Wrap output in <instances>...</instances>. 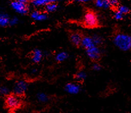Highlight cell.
Here are the masks:
<instances>
[{"mask_svg": "<svg viewBox=\"0 0 131 113\" xmlns=\"http://www.w3.org/2000/svg\"><path fill=\"white\" fill-rule=\"evenodd\" d=\"M31 18L36 21H44L47 19V15L44 12L38 11H34L31 14Z\"/></svg>", "mask_w": 131, "mask_h": 113, "instance_id": "obj_9", "label": "cell"}, {"mask_svg": "<svg viewBox=\"0 0 131 113\" xmlns=\"http://www.w3.org/2000/svg\"><path fill=\"white\" fill-rule=\"evenodd\" d=\"M117 11L120 12L121 13L123 14V15H125V14H128V12H129V9L128 8L127 6L122 5L118 7Z\"/></svg>", "mask_w": 131, "mask_h": 113, "instance_id": "obj_19", "label": "cell"}, {"mask_svg": "<svg viewBox=\"0 0 131 113\" xmlns=\"http://www.w3.org/2000/svg\"><path fill=\"white\" fill-rule=\"evenodd\" d=\"M113 43L122 51H129L131 48V37L127 34L119 33L115 36Z\"/></svg>", "mask_w": 131, "mask_h": 113, "instance_id": "obj_1", "label": "cell"}, {"mask_svg": "<svg viewBox=\"0 0 131 113\" xmlns=\"http://www.w3.org/2000/svg\"><path fill=\"white\" fill-rule=\"evenodd\" d=\"M93 40H94V43L95 44L96 46H99V45L102 44L103 43V39L100 36H97V35H95L92 37Z\"/></svg>", "mask_w": 131, "mask_h": 113, "instance_id": "obj_20", "label": "cell"}, {"mask_svg": "<svg viewBox=\"0 0 131 113\" xmlns=\"http://www.w3.org/2000/svg\"><path fill=\"white\" fill-rule=\"evenodd\" d=\"M69 57V55L66 52H60L56 55L55 59L58 62H63L66 60Z\"/></svg>", "mask_w": 131, "mask_h": 113, "instance_id": "obj_14", "label": "cell"}, {"mask_svg": "<svg viewBox=\"0 0 131 113\" xmlns=\"http://www.w3.org/2000/svg\"><path fill=\"white\" fill-rule=\"evenodd\" d=\"M113 17L117 21H120V20H122L124 18V15L121 13L119 11H116L114 12Z\"/></svg>", "mask_w": 131, "mask_h": 113, "instance_id": "obj_21", "label": "cell"}, {"mask_svg": "<svg viewBox=\"0 0 131 113\" xmlns=\"http://www.w3.org/2000/svg\"><path fill=\"white\" fill-rule=\"evenodd\" d=\"M95 5L99 8L108 9L111 6L110 0H96Z\"/></svg>", "mask_w": 131, "mask_h": 113, "instance_id": "obj_12", "label": "cell"}, {"mask_svg": "<svg viewBox=\"0 0 131 113\" xmlns=\"http://www.w3.org/2000/svg\"><path fill=\"white\" fill-rule=\"evenodd\" d=\"M82 37L81 34L79 32H74L70 36V40L75 46H79L81 45Z\"/></svg>", "mask_w": 131, "mask_h": 113, "instance_id": "obj_10", "label": "cell"}, {"mask_svg": "<svg viewBox=\"0 0 131 113\" xmlns=\"http://www.w3.org/2000/svg\"><path fill=\"white\" fill-rule=\"evenodd\" d=\"M87 77V73L84 71H79L75 75V79L77 80V81L79 82L83 81L86 79Z\"/></svg>", "mask_w": 131, "mask_h": 113, "instance_id": "obj_16", "label": "cell"}, {"mask_svg": "<svg viewBox=\"0 0 131 113\" xmlns=\"http://www.w3.org/2000/svg\"><path fill=\"white\" fill-rule=\"evenodd\" d=\"M18 22V19L16 18V17H14L12 19H10L9 21V24L11 26H13V25L16 24Z\"/></svg>", "mask_w": 131, "mask_h": 113, "instance_id": "obj_24", "label": "cell"}, {"mask_svg": "<svg viewBox=\"0 0 131 113\" xmlns=\"http://www.w3.org/2000/svg\"><path fill=\"white\" fill-rule=\"evenodd\" d=\"M27 87H28V85L26 82L24 81H19L17 82L14 86V94L18 96H21L26 93Z\"/></svg>", "mask_w": 131, "mask_h": 113, "instance_id": "obj_5", "label": "cell"}, {"mask_svg": "<svg viewBox=\"0 0 131 113\" xmlns=\"http://www.w3.org/2000/svg\"><path fill=\"white\" fill-rule=\"evenodd\" d=\"M74 1H77V2H87L91 1V0H74Z\"/></svg>", "mask_w": 131, "mask_h": 113, "instance_id": "obj_26", "label": "cell"}, {"mask_svg": "<svg viewBox=\"0 0 131 113\" xmlns=\"http://www.w3.org/2000/svg\"><path fill=\"white\" fill-rule=\"evenodd\" d=\"M83 23L85 26L93 28L97 26L99 21L96 15L94 12L88 11L84 16Z\"/></svg>", "mask_w": 131, "mask_h": 113, "instance_id": "obj_3", "label": "cell"}, {"mask_svg": "<svg viewBox=\"0 0 131 113\" xmlns=\"http://www.w3.org/2000/svg\"><path fill=\"white\" fill-rule=\"evenodd\" d=\"M43 57V53L40 49H36L32 52L31 55V59L32 61L36 62V63H38L41 61Z\"/></svg>", "mask_w": 131, "mask_h": 113, "instance_id": "obj_11", "label": "cell"}, {"mask_svg": "<svg viewBox=\"0 0 131 113\" xmlns=\"http://www.w3.org/2000/svg\"><path fill=\"white\" fill-rule=\"evenodd\" d=\"M66 92L70 94H78L81 90V87L80 85L74 82H70L67 84L65 86Z\"/></svg>", "mask_w": 131, "mask_h": 113, "instance_id": "obj_7", "label": "cell"}, {"mask_svg": "<svg viewBox=\"0 0 131 113\" xmlns=\"http://www.w3.org/2000/svg\"><path fill=\"white\" fill-rule=\"evenodd\" d=\"M22 101L19 96L16 94H8L5 99V106L10 110L14 111L21 107Z\"/></svg>", "mask_w": 131, "mask_h": 113, "instance_id": "obj_2", "label": "cell"}, {"mask_svg": "<svg viewBox=\"0 0 131 113\" xmlns=\"http://www.w3.org/2000/svg\"><path fill=\"white\" fill-rule=\"evenodd\" d=\"M60 1V0H49V2H54V3H55V2H57V1Z\"/></svg>", "mask_w": 131, "mask_h": 113, "instance_id": "obj_27", "label": "cell"}, {"mask_svg": "<svg viewBox=\"0 0 131 113\" xmlns=\"http://www.w3.org/2000/svg\"><path fill=\"white\" fill-rule=\"evenodd\" d=\"M11 5L15 11L21 14H26L28 12V7L24 2L16 0L12 2Z\"/></svg>", "mask_w": 131, "mask_h": 113, "instance_id": "obj_6", "label": "cell"}, {"mask_svg": "<svg viewBox=\"0 0 131 113\" xmlns=\"http://www.w3.org/2000/svg\"><path fill=\"white\" fill-rule=\"evenodd\" d=\"M9 90L8 88H7L5 86H1L0 87V94L2 95H7L9 94Z\"/></svg>", "mask_w": 131, "mask_h": 113, "instance_id": "obj_22", "label": "cell"}, {"mask_svg": "<svg viewBox=\"0 0 131 113\" xmlns=\"http://www.w3.org/2000/svg\"><path fill=\"white\" fill-rule=\"evenodd\" d=\"M86 53L90 59L96 61L100 59L102 56L101 50L97 46H93L86 49Z\"/></svg>", "mask_w": 131, "mask_h": 113, "instance_id": "obj_4", "label": "cell"}, {"mask_svg": "<svg viewBox=\"0 0 131 113\" xmlns=\"http://www.w3.org/2000/svg\"><path fill=\"white\" fill-rule=\"evenodd\" d=\"M81 45L83 47H84L85 49L93 46H96L94 43V40L92 37L91 36H84L82 37Z\"/></svg>", "mask_w": 131, "mask_h": 113, "instance_id": "obj_8", "label": "cell"}, {"mask_svg": "<svg viewBox=\"0 0 131 113\" xmlns=\"http://www.w3.org/2000/svg\"><path fill=\"white\" fill-rule=\"evenodd\" d=\"M17 1H18L22 2H24V3H25V2H26L27 0H17Z\"/></svg>", "mask_w": 131, "mask_h": 113, "instance_id": "obj_28", "label": "cell"}, {"mask_svg": "<svg viewBox=\"0 0 131 113\" xmlns=\"http://www.w3.org/2000/svg\"><path fill=\"white\" fill-rule=\"evenodd\" d=\"M58 9V6L54 2H51V3L47 4L46 5V11L47 12H52L55 11Z\"/></svg>", "mask_w": 131, "mask_h": 113, "instance_id": "obj_17", "label": "cell"}, {"mask_svg": "<svg viewBox=\"0 0 131 113\" xmlns=\"http://www.w3.org/2000/svg\"><path fill=\"white\" fill-rule=\"evenodd\" d=\"M37 99L41 103H46L49 101V97L48 95L43 93H39L37 94Z\"/></svg>", "mask_w": 131, "mask_h": 113, "instance_id": "obj_18", "label": "cell"}, {"mask_svg": "<svg viewBox=\"0 0 131 113\" xmlns=\"http://www.w3.org/2000/svg\"><path fill=\"white\" fill-rule=\"evenodd\" d=\"M10 19L9 16L5 14H2L0 15V26L2 27L6 26L9 24Z\"/></svg>", "mask_w": 131, "mask_h": 113, "instance_id": "obj_13", "label": "cell"}, {"mask_svg": "<svg viewBox=\"0 0 131 113\" xmlns=\"http://www.w3.org/2000/svg\"><path fill=\"white\" fill-rule=\"evenodd\" d=\"M49 2V0H32L31 1L32 5L36 7L46 6Z\"/></svg>", "mask_w": 131, "mask_h": 113, "instance_id": "obj_15", "label": "cell"}, {"mask_svg": "<svg viewBox=\"0 0 131 113\" xmlns=\"http://www.w3.org/2000/svg\"><path fill=\"white\" fill-rule=\"evenodd\" d=\"M92 69L95 71H99L102 69V67L99 64L94 63L92 66Z\"/></svg>", "mask_w": 131, "mask_h": 113, "instance_id": "obj_23", "label": "cell"}, {"mask_svg": "<svg viewBox=\"0 0 131 113\" xmlns=\"http://www.w3.org/2000/svg\"><path fill=\"white\" fill-rule=\"evenodd\" d=\"M110 1L111 6H113V7L117 6V5H118L117 0H110Z\"/></svg>", "mask_w": 131, "mask_h": 113, "instance_id": "obj_25", "label": "cell"}]
</instances>
